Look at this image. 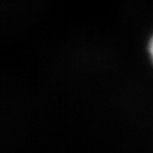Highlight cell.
Segmentation results:
<instances>
[{"label": "cell", "mask_w": 153, "mask_h": 153, "mask_svg": "<svg viewBox=\"0 0 153 153\" xmlns=\"http://www.w3.org/2000/svg\"><path fill=\"white\" fill-rule=\"evenodd\" d=\"M149 52H150V55L152 57V61H153V37L151 38L150 43H149Z\"/></svg>", "instance_id": "6da1fadb"}]
</instances>
